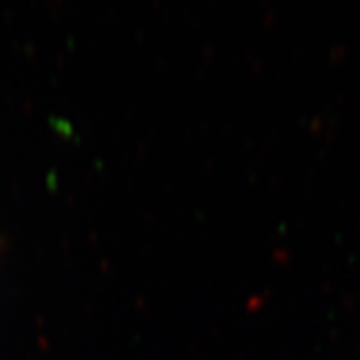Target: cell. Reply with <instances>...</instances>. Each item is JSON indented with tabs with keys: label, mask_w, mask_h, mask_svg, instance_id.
I'll return each mask as SVG.
<instances>
[]
</instances>
